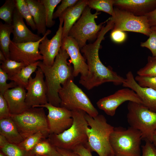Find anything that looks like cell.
I'll return each mask as SVG.
<instances>
[{
  "label": "cell",
  "instance_id": "ac0fdd59",
  "mask_svg": "<svg viewBox=\"0 0 156 156\" xmlns=\"http://www.w3.org/2000/svg\"><path fill=\"white\" fill-rule=\"evenodd\" d=\"M12 25L13 35L12 40L14 42L23 43L35 42L42 38L38 35L34 34L28 28L16 8L14 12Z\"/></svg>",
  "mask_w": 156,
  "mask_h": 156
},
{
  "label": "cell",
  "instance_id": "cb8c5ba5",
  "mask_svg": "<svg viewBox=\"0 0 156 156\" xmlns=\"http://www.w3.org/2000/svg\"><path fill=\"white\" fill-rule=\"evenodd\" d=\"M39 61L24 67L16 75L9 77V80L14 82L17 86L26 89L31 75L38 68Z\"/></svg>",
  "mask_w": 156,
  "mask_h": 156
},
{
  "label": "cell",
  "instance_id": "f35d334b",
  "mask_svg": "<svg viewBox=\"0 0 156 156\" xmlns=\"http://www.w3.org/2000/svg\"><path fill=\"white\" fill-rule=\"evenodd\" d=\"M11 115L3 94L0 93V119L10 118Z\"/></svg>",
  "mask_w": 156,
  "mask_h": 156
},
{
  "label": "cell",
  "instance_id": "4fadbf2b",
  "mask_svg": "<svg viewBox=\"0 0 156 156\" xmlns=\"http://www.w3.org/2000/svg\"><path fill=\"white\" fill-rule=\"evenodd\" d=\"M37 107L46 108L48 110L47 117L50 134L62 133L73 124L71 111L63 107L54 106L48 103Z\"/></svg>",
  "mask_w": 156,
  "mask_h": 156
},
{
  "label": "cell",
  "instance_id": "8d00e7d4",
  "mask_svg": "<svg viewBox=\"0 0 156 156\" xmlns=\"http://www.w3.org/2000/svg\"><path fill=\"white\" fill-rule=\"evenodd\" d=\"M149 37L146 41L141 42L140 46L149 49L153 56L156 57V30H153Z\"/></svg>",
  "mask_w": 156,
  "mask_h": 156
},
{
  "label": "cell",
  "instance_id": "816d5d0a",
  "mask_svg": "<svg viewBox=\"0 0 156 156\" xmlns=\"http://www.w3.org/2000/svg\"><path fill=\"white\" fill-rule=\"evenodd\" d=\"M115 156V155H114V156Z\"/></svg>",
  "mask_w": 156,
  "mask_h": 156
},
{
  "label": "cell",
  "instance_id": "f907efd6",
  "mask_svg": "<svg viewBox=\"0 0 156 156\" xmlns=\"http://www.w3.org/2000/svg\"><path fill=\"white\" fill-rule=\"evenodd\" d=\"M40 156V155H35V156Z\"/></svg>",
  "mask_w": 156,
  "mask_h": 156
},
{
  "label": "cell",
  "instance_id": "4dcf8cb0",
  "mask_svg": "<svg viewBox=\"0 0 156 156\" xmlns=\"http://www.w3.org/2000/svg\"><path fill=\"white\" fill-rule=\"evenodd\" d=\"M16 8L15 0H6L0 8V18L5 23L12 24L13 16Z\"/></svg>",
  "mask_w": 156,
  "mask_h": 156
},
{
  "label": "cell",
  "instance_id": "60d3db41",
  "mask_svg": "<svg viewBox=\"0 0 156 156\" xmlns=\"http://www.w3.org/2000/svg\"><path fill=\"white\" fill-rule=\"evenodd\" d=\"M110 37L114 42L118 43L124 41L126 37V35L124 31L116 30H112Z\"/></svg>",
  "mask_w": 156,
  "mask_h": 156
},
{
  "label": "cell",
  "instance_id": "e575fe53",
  "mask_svg": "<svg viewBox=\"0 0 156 156\" xmlns=\"http://www.w3.org/2000/svg\"><path fill=\"white\" fill-rule=\"evenodd\" d=\"M135 79L140 86L150 88L156 91V76L147 77L138 75L135 77Z\"/></svg>",
  "mask_w": 156,
  "mask_h": 156
},
{
  "label": "cell",
  "instance_id": "7c38bea8",
  "mask_svg": "<svg viewBox=\"0 0 156 156\" xmlns=\"http://www.w3.org/2000/svg\"><path fill=\"white\" fill-rule=\"evenodd\" d=\"M34 78L31 77L27 87L25 102L27 107H37L48 103L47 88L44 75L42 69L38 67Z\"/></svg>",
  "mask_w": 156,
  "mask_h": 156
},
{
  "label": "cell",
  "instance_id": "ee69618b",
  "mask_svg": "<svg viewBox=\"0 0 156 156\" xmlns=\"http://www.w3.org/2000/svg\"><path fill=\"white\" fill-rule=\"evenodd\" d=\"M58 151L62 156H81L73 151L56 147Z\"/></svg>",
  "mask_w": 156,
  "mask_h": 156
},
{
  "label": "cell",
  "instance_id": "603a6c76",
  "mask_svg": "<svg viewBox=\"0 0 156 156\" xmlns=\"http://www.w3.org/2000/svg\"><path fill=\"white\" fill-rule=\"evenodd\" d=\"M0 134L9 142L18 145L24 140L10 117L0 119Z\"/></svg>",
  "mask_w": 156,
  "mask_h": 156
},
{
  "label": "cell",
  "instance_id": "f546056e",
  "mask_svg": "<svg viewBox=\"0 0 156 156\" xmlns=\"http://www.w3.org/2000/svg\"><path fill=\"white\" fill-rule=\"evenodd\" d=\"M44 5L45 11L46 27H51L53 26L55 21L53 20L54 11L57 5L61 0H40Z\"/></svg>",
  "mask_w": 156,
  "mask_h": 156
},
{
  "label": "cell",
  "instance_id": "d4e9b609",
  "mask_svg": "<svg viewBox=\"0 0 156 156\" xmlns=\"http://www.w3.org/2000/svg\"><path fill=\"white\" fill-rule=\"evenodd\" d=\"M31 156H62L47 138L41 140L30 151Z\"/></svg>",
  "mask_w": 156,
  "mask_h": 156
},
{
  "label": "cell",
  "instance_id": "d6a6232c",
  "mask_svg": "<svg viewBox=\"0 0 156 156\" xmlns=\"http://www.w3.org/2000/svg\"><path fill=\"white\" fill-rule=\"evenodd\" d=\"M48 137L44 133L38 132L25 139L18 145L25 151L30 152L41 140Z\"/></svg>",
  "mask_w": 156,
  "mask_h": 156
},
{
  "label": "cell",
  "instance_id": "8992f818",
  "mask_svg": "<svg viewBox=\"0 0 156 156\" xmlns=\"http://www.w3.org/2000/svg\"><path fill=\"white\" fill-rule=\"evenodd\" d=\"M10 117L24 140L39 131L48 137L50 134L47 117L43 107H29L20 114L11 115Z\"/></svg>",
  "mask_w": 156,
  "mask_h": 156
},
{
  "label": "cell",
  "instance_id": "f1b7e54d",
  "mask_svg": "<svg viewBox=\"0 0 156 156\" xmlns=\"http://www.w3.org/2000/svg\"><path fill=\"white\" fill-rule=\"evenodd\" d=\"M16 8L22 17L33 30H36L35 24L25 0H15Z\"/></svg>",
  "mask_w": 156,
  "mask_h": 156
},
{
  "label": "cell",
  "instance_id": "3957f363",
  "mask_svg": "<svg viewBox=\"0 0 156 156\" xmlns=\"http://www.w3.org/2000/svg\"><path fill=\"white\" fill-rule=\"evenodd\" d=\"M85 116L90 127L87 130L88 141L84 146L99 156L115 155L110 142L114 127L107 122L103 115L93 117L86 113Z\"/></svg>",
  "mask_w": 156,
  "mask_h": 156
},
{
  "label": "cell",
  "instance_id": "7dc6e473",
  "mask_svg": "<svg viewBox=\"0 0 156 156\" xmlns=\"http://www.w3.org/2000/svg\"><path fill=\"white\" fill-rule=\"evenodd\" d=\"M0 156H7L5 155L4 153H2V152L0 151Z\"/></svg>",
  "mask_w": 156,
  "mask_h": 156
},
{
  "label": "cell",
  "instance_id": "9a60e30c",
  "mask_svg": "<svg viewBox=\"0 0 156 156\" xmlns=\"http://www.w3.org/2000/svg\"><path fill=\"white\" fill-rule=\"evenodd\" d=\"M59 18L60 23L55 34L50 40L48 38L47 36L46 37L42 40L39 45V50L43 57L42 62L48 66L53 65L62 45L63 15H61Z\"/></svg>",
  "mask_w": 156,
  "mask_h": 156
},
{
  "label": "cell",
  "instance_id": "30bf717a",
  "mask_svg": "<svg viewBox=\"0 0 156 156\" xmlns=\"http://www.w3.org/2000/svg\"><path fill=\"white\" fill-rule=\"evenodd\" d=\"M114 16L111 18L114 23L112 30L140 33L149 36L153 30L146 16H138L115 7Z\"/></svg>",
  "mask_w": 156,
  "mask_h": 156
},
{
  "label": "cell",
  "instance_id": "9c48e42d",
  "mask_svg": "<svg viewBox=\"0 0 156 156\" xmlns=\"http://www.w3.org/2000/svg\"><path fill=\"white\" fill-rule=\"evenodd\" d=\"M59 95L60 107L70 111L81 110L93 117L99 114L88 96L74 83L73 80H68L62 86Z\"/></svg>",
  "mask_w": 156,
  "mask_h": 156
},
{
  "label": "cell",
  "instance_id": "d590c367",
  "mask_svg": "<svg viewBox=\"0 0 156 156\" xmlns=\"http://www.w3.org/2000/svg\"><path fill=\"white\" fill-rule=\"evenodd\" d=\"M8 79V75L0 68V93L3 94L8 90L17 86L13 81L7 83V81Z\"/></svg>",
  "mask_w": 156,
  "mask_h": 156
},
{
  "label": "cell",
  "instance_id": "b9f144b4",
  "mask_svg": "<svg viewBox=\"0 0 156 156\" xmlns=\"http://www.w3.org/2000/svg\"><path fill=\"white\" fill-rule=\"evenodd\" d=\"M81 156H93L91 151L83 145H80L72 150Z\"/></svg>",
  "mask_w": 156,
  "mask_h": 156
},
{
  "label": "cell",
  "instance_id": "5b68a950",
  "mask_svg": "<svg viewBox=\"0 0 156 156\" xmlns=\"http://www.w3.org/2000/svg\"><path fill=\"white\" fill-rule=\"evenodd\" d=\"M142 134L130 126L114 127L110 142L115 156H141Z\"/></svg>",
  "mask_w": 156,
  "mask_h": 156
},
{
  "label": "cell",
  "instance_id": "bcb514c9",
  "mask_svg": "<svg viewBox=\"0 0 156 156\" xmlns=\"http://www.w3.org/2000/svg\"><path fill=\"white\" fill-rule=\"evenodd\" d=\"M152 142L156 148V135H154L153 136L152 140Z\"/></svg>",
  "mask_w": 156,
  "mask_h": 156
},
{
  "label": "cell",
  "instance_id": "5bb4252c",
  "mask_svg": "<svg viewBox=\"0 0 156 156\" xmlns=\"http://www.w3.org/2000/svg\"><path fill=\"white\" fill-rule=\"evenodd\" d=\"M126 101L140 103L142 102L133 90L126 88L119 89L113 94L99 100L96 103L97 107L108 115L113 116L117 108Z\"/></svg>",
  "mask_w": 156,
  "mask_h": 156
},
{
  "label": "cell",
  "instance_id": "8fae6325",
  "mask_svg": "<svg viewBox=\"0 0 156 156\" xmlns=\"http://www.w3.org/2000/svg\"><path fill=\"white\" fill-rule=\"evenodd\" d=\"M51 31L47 30L45 34L38 41L23 43H16L11 40L9 46L10 59L22 62L26 66L43 60L39 47L42 40L50 34Z\"/></svg>",
  "mask_w": 156,
  "mask_h": 156
},
{
  "label": "cell",
  "instance_id": "e0dca14e",
  "mask_svg": "<svg viewBox=\"0 0 156 156\" xmlns=\"http://www.w3.org/2000/svg\"><path fill=\"white\" fill-rule=\"evenodd\" d=\"M122 85L123 87L134 91L141 100L143 105L151 110L156 112V90L140 86L135 80L131 71L126 74L125 81Z\"/></svg>",
  "mask_w": 156,
  "mask_h": 156
},
{
  "label": "cell",
  "instance_id": "ffe728a7",
  "mask_svg": "<svg viewBox=\"0 0 156 156\" xmlns=\"http://www.w3.org/2000/svg\"><path fill=\"white\" fill-rule=\"evenodd\" d=\"M26 93L25 88L17 86L3 94L11 115L20 114L29 108L25 102Z\"/></svg>",
  "mask_w": 156,
  "mask_h": 156
},
{
  "label": "cell",
  "instance_id": "c3c4849f",
  "mask_svg": "<svg viewBox=\"0 0 156 156\" xmlns=\"http://www.w3.org/2000/svg\"><path fill=\"white\" fill-rule=\"evenodd\" d=\"M151 29L152 30H156V27H151Z\"/></svg>",
  "mask_w": 156,
  "mask_h": 156
},
{
  "label": "cell",
  "instance_id": "74e56055",
  "mask_svg": "<svg viewBox=\"0 0 156 156\" xmlns=\"http://www.w3.org/2000/svg\"><path fill=\"white\" fill-rule=\"evenodd\" d=\"M78 1V0H62L61 3L58 6L53 14V19L59 18L67 9L75 5Z\"/></svg>",
  "mask_w": 156,
  "mask_h": 156
},
{
  "label": "cell",
  "instance_id": "ba28073f",
  "mask_svg": "<svg viewBox=\"0 0 156 156\" xmlns=\"http://www.w3.org/2000/svg\"><path fill=\"white\" fill-rule=\"evenodd\" d=\"M91 9L87 6L81 16L73 25L70 30L68 36L73 39L77 42L80 49L86 44L88 41H91L97 38L99 33L105 21L97 25L95 19L101 13L96 12L92 14Z\"/></svg>",
  "mask_w": 156,
  "mask_h": 156
},
{
  "label": "cell",
  "instance_id": "44dd1931",
  "mask_svg": "<svg viewBox=\"0 0 156 156\" xmlns=\"http://www.w3.org/2000/svg\"><path fill=\"white\" fill-rule=\"evenodd\" d=\"M87 6V0H79L75 5L68 8L62 14L64 23L62 39L68 36L70 29L80 17Z\"/></svg>",
  "mask_w": 156,
  "mask_h": 156
},
{
  "label": "cell",
  "instance_id": "681fc988",
  "mask_svg": "<svg viewBox=\"0 0 156 156\" xmlns=\"http://www.w3.org/2000/svg\"><path fill=\"white\" fill-rule=\"evenodd\" d=\"M154 135H156V130L155 131L154 133Z\"/></svg>",
  "mask_w": 156,
  "mask_h": 156
},
{
  "label": "cell",
  "instance_id": "ab89813d",
  "mask_svg": "<svg viewBox=\"0 0 156 156\" xmlns=\"http://www.w3.org/2000/svg\"><path fill=\"white\" fill-rule=\"evenodd\" d=\"M145 141V144L142 146L141 156H156V148L152 142L149 140Z\"/></svg>",
  "mask_w": 156,
  "mask_h": 156
},
{
  "label": "cell",
  "instance_id": "52a82bcc",
  "mask_svg": "<svg viewBox=\"0 0 156 156\" xmlns=\"http://www.w3.org/2000/svg\"><path fill=\"white\" fill-rule=\"evenodd\" d=\"M127 119L130 126L141 133L142 139L152 142L156 130V112L150 110L142 104L129 101Z\"/></svg>",
  "mask_w": 156,
  "mask_h": 156
},
{
  "label": "cell",
  "instance_id": "2e32d148",
  "mask_svg": "<svg viewBox=\"0 0 156 156\" xmlns=\"http://www.w3.org/2000/svg\"><path fill=\"white\" fill-rule=\"evenodd\" d=\"M61 48L66 51L70 58V63L73 65L74 77L79 74H81L80 78L86 77L88 71V65L76 41L69 36L66 37L62 39Z\"/></svg>",
  "mask_w": 156,
  "mask_h": 156
},
{
  "label": "cell",
  "instance_id": "f6af8a7d",
  "mask_svg": "<svg viewBox=\"0 0 156 156\" xmlns=\"http://www.w3.org/2000/svg\"><path fill=\"white\" fill-rule=\"evenodd\" d=\"M6 60L2 51L0 50V60L1 62H4Z\"/></svg>",
  "mask_w": 156,
  "mask_h": 156
},
{
  "label": "cell",
  "instance_id": "484cf974",
  "mask_svg": "<svg viewBox=\"0 0 156 156\" xmlns=\"http://www.w3.org/2000/svg\"><path fill=\"white\" fill-rule=\"evenodd\" d=\"M13 28L12 24L3 23L0 22V47L6 59H10L9 46L11 40L10 35Z\"/></svg>",
  "mask_w": 156,
  "mask_h": 156
},
{
  "label": "cell",
  "instance_id": "7402d4cb",
  "mask_svg": "<svg viewBox=\"0 0 156 156\" xmlns=\"http://www.w3.org/2000/svg\"><path fill=\"white\" fill-rule=\"evenodd\" d=\"M33 18L37 34L44 36L46 31L45 8L40 0H25Z\"/></svg>",
  "mask_w": 156,
  "mask_h": 156
},
{
  "label": "cell",
  "instance_id": "d6986e66",
  "mask_svg": "<svg viewBox=\"0 0 156 156\" xmlns=\"http://www.w3.org/2000/svg\"><path fill=\"white\" fill-rule=\"evenodd\" d=\"M114 5L136 16H141L156 8V0H114Z\"/></svg>",
  "mask_w": 156,
  "mask_h": 156
},
{
  "label": "cell",
  "instance_id": "7bdbcfd3",
  "mask_svg": "<svg viewBox=\"0 0 156 156\" xmlns=\"http://www.w3.org/2000/svg\"><path fill=\"white\" fill-rule=\"evenodd\" d=\"M150 27H156V8L145 15Z\"/></svg>",
  "mask_w": 156,
  "mask_h": 156
},
{
  "label": "cell",
  "instance_id": "836d02e7",
  "mask_svg": "<svg viewBox=\"0 0 156 156\" xmlns=\"http://www.w3.org/2000/svg\"><path fill=\"white\" fill-rule=\"evenodd\" d=\"M146 64L137 71V74L143 76H156V57L148 56Z\"/></svg>",
  "mask_w": 156,
  "mask_h": 156
},
{
  "label": "cell",
  "instance_id": "4316f807",
  "mask_svg": "<svg viewBox=\"0 0 156 156\" xmlns=\"http://www.w3.org/2000/svg\"><path fill=\"white\" fill-rule=\"evenodd\" d=\"M0 151L7 156H31L30 152L21 148L18 144L8 142L0 134Z\"/></svg>",
  "mask_w": 156,
  "mask_h": 156
},
{
  "label": "cell",
  "instance_id": "83f0119b",
  "mask_svg": "<svg viewBox=\"0 0 156 156\" xmlns=\"http://www.w3.org/2000/svg\"><path fill=\"white\" fill-rule=\"evenodd\" d=\"M87 6L96 12L102 11L114 16V0H87Z\"/></svg>",
  "mask_w": 156,
  "mask_h": 156
},
{
  "label": "cell",
  "instance_id": "277c9868",
  "mask_svg": "<svg viewBox=\"0 0 156 156\" xmlns=\"http://www.w3.org/2000/svg\"><path fill=\"white\" fill-rule=\"evenodd\" d=\"M71 111L73 121L71 127L60 134H50L47 138L56 147L73 150L80 145H85L88 141L89 127L85 116L86 112L80 109Z\"/></svg>",
  "mask_w": 156,
  "mask_h": 156
},
{
  "label": "cell",
  "instance_id": "1f68e13d",
  "mask_svg": "<svg viewBox=\"0 0 156 156\" xmlns=\"http://www.w3.org/2000/svg\"><path fill=\"white\" fill-rule=\"evenodd\" d=\"M0 68L6 73L9 77L17 74L22 68L26 66L23 63L17 62L10 59H6L4 62H0Z\"/></svg>",
  "mask_w": 156,
  "mask_h": 156
},
{
  "label": "cell",
  "instance_id": "6da1fadb",
  "mask_svg": "<svg viewBox=\"0 0 156 156\" xmlns=\"http://www.w3.org/2000/svg\"><path fill=\"white\" fill-rule=\"evenodd\" d=\"M105 25L93 43L86 44L81 49L86 61L88 71L86 77H80L79 82L88 90L107 82H112L116 85L122 84L125 80V78L118 74L110 67L104 65L99 58V51L101 43L106 34L113 28L114 24L109 21Z\"/></svg>",
  "mask_w": 156,
  "mask_h": 156
},
{
  "label": "cell",
  "instance_id": "7a4b0ae2",
  "mask_svg": "<svg viewBox=\"0 0 156 156\" xmlns=\"http://www.w3.org/2000/svg\"><path fill=\"white\" fill-rule=\"evenodd\" d=\"M69 57L66 51L61 48L52 66L45 65L40 61L38 65L45 77L48 103L55 106L60 107L59 92L62 86L68 80L74 79L73 68L67 61Z\"/></svg>",
  "mask_w": 156,
  "mask_h": 156
}]
</instances>
